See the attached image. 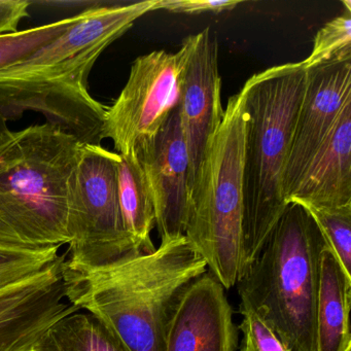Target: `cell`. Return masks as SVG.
Masks as SVG:
<instances>
[{"instance_id":"1","label":"cell","mask_w":351,"mask_h":351,"mask_svg":"<svg viewBox=\"0 0 351 351\" xmlns=\"http://www.w3.org/2000/svg\"><path fill=\"white\" fill-rule=\"evenodd\" d=\"M158 5L147 0L90 8L54 42L0 71V127L38 112L82 143L100 145L108 106L92 97L88 77L104 50Z\"/></svg>"},{"instance_id":"2","label":"cell","mask_w":351,"mask_h":351,"mask_svg":"<svg viewBox=\"0 0 351 351\" xmlns=\"http://www.w3.org/2000/svg\"><path fill=\"white\" fill-rule=\"evenodd\" d=\"M206 271L184 236L94 270H73L63 263L69 303L98 318L128 351H163L180 299Z\"/></svg>"},{"instance_id":"3","label":"cell","mask_w":351,"mask_h":351,"mask_svg":"<svg viewBox=\"0 0 351 351\" xmlns=\"http://www.w3.org/2000/svg\"><path fill=\"white\" fill-rule=\"evenodd\" d=\"M83 145L50 123L0 127V247L44 252L69 243V189Z\"/></svg>"},{"instance_id":"4","label":"cell","mask_w":351,"mask_h":351,"mask_svg":"<svg viewBox=\"0 0 351 351\" xmlns=\"http://www.w3.org/2000/svg\"><path fill=\"white\" fill-rule=\"evenodd\" d=\"M306 81L303 62L285 63L256 73L242 87L248 116L243 165V271L260 254L289 205L283 178Z\"/></svg>"},{"instance_id":"5","label":"cell","mask_w":351,"mask_h":351,"mask_svg":"<svg viewBox=\"0 0 351 351\" xmlns=\"http://www.w3.org/2000/svg\"><path fill=\"white\" fill-rule=\"evenodd\" d=\"M326 245L310 213L289 203L236 283L240 301L264 318L289 351H316L320 254Z\"/></svg>"},{"instance_id":"6","label":"cell","mask_w":351,"mask_h":351,"mask_svg":"<svg viewBox=\"0 0 351 351\" xmlns=\"http://www.w3.org/2000/svg\"><path fill=\"white\" fill-rule=\"evenodd\" d=\"M245 92L232 96L210 137L189 197L184 237L226 289L244 269Z\"/></svg>"},{"instance_id":"7","label":"cell","mask_w":351,"mask_h":351,"mask_svg":"<svg viewBox=\"0 0 351 351\" xmlns=\"http://www.w3.org/2000/svg\"><path fill=\"white\" fill-rule=\"evenodd\" d=\"M120 155L85 145L71 178L69 198V254L64 265L94 270L141 254L125 231L118 193Z\"/></svg>"},{"instance_id":"8","label":"cell","mask_w":351,"mask_h":351,"mask_svg":"<svg viewBox=\"0 0 351 351\" xmlns=\"http://www.w3.org/2000/svg\"><path fill=\"white\" fill-rule=\"evenodd\" d=\"M188 51L186 38L178 53L155 51L133 62L126 85L106 110L101 131V138L112 139L120 155L149 143L178 106Z\"/></svg>"},{"instance_id":"9","label":"cell","mask_w":351,"mask_h":351,"mask_svg":"<svg viewBox=\"0 0 351 351\" xmlns=\"http://www.w3.org/2000/svg\"><path fill=\"white\" fill-rule=\"evenodd\" d=\"M349 101L351 59L330 61L307 69V81L295 118L283 178L287 203L302 174Z\"/></svg>"},{"instance_id":"10","label":"cell","mask_w":351,"mask_h":351,"mask_svg":"<svg viewBox=\"0 0 351 351\" xmlns=\"http://www.w3.org/2000/svg\"><path fill=\"white\" fill-rule=\"evenodd\" d=\"M188 56L180 84V122L190 159V190L210 137L223 120L219 45L206 28L186 38Z\"/></svg>"},{"instance_id":"11","label":"cell","mask_w":351,"mask_h":351,"mask_svg":"<svg viewBox=\"0 0 351 351\" xmlns=\"http://www.w3.org/2000/svg\"><path fill=\"white\" fill-rule=\"evenodd\" d=\"M135 152L153 193L160 242L182 237L190 197V159L178 106L158 134Z\"/></svg>"},{"instance_id":"12","label":"cell","mask_w":351,"mask_h":351,"mask_svg":"<svg viewBox=\"0 0 351 351\" xmlns=\"http://www.w3.org/2000/svg\"><path fill=\"white\" fill-rule=\"evenodd\" d=\"M238 332L225 287L206 271L180 299L166 330L163 351H237Z\"/></svg>"},{"instance_id":"13","label":"cell","mask_w":351,"mask_h":351,"mask_svg":"<svg viewBox=\"0 0 351 351\" xmlns=\"http://www.w3.org/2000/svg\"><path fill=\"white\" fill-rule=\"evenodd\" d=\"M64 258L0 295V351H32L61 318L79 311L66 299Z\"/></svg>"},{"instance_id":"14","label":"cell","mask_w":351,"mask_h":351,"mask_svg":"<svg viewBox=\"0 0 351 351\" xmlns=\"http://www.w3.org/2000/svg\"><path fill=\"white\" fill-rule=\"evenodd\" d=\"M289 203L314 209L351 205V101L302 174Z\"/></svg>"},{"instance_id":"15","label":"cell","mask_w":351,"mask_h":351,"mask_svg":"<svg viewBox=\"0 0 351 351\" xmlns=\"http://www.w3.org/2000/svg\"><path fill=\"white\" fill-rule=\"evenodd\" d=\"M351 277L328 245L320 254L315 314L316 351L351 350Z\"/></svg>"},{"instance_id":"16","label":"cell","mask_w":351,"mask_h":351,"mask_svg":"<svg viewBox=\"0 0 351 351\" xmlns=\"http://www.w3.org/2000/svg\"><path fill=\"white\" fill-rule=\"evenodd\" d=\"M118 193L125 231L138 252H153L156 247L151 233L156 226L155 203L145 169L135 151L120 155Z\"/></svg>"},{"instance_id":"17","label":"cell","mask_w":351,"mask_h":351,"mask_svg":"<svg viewBox=\"0 0 351 351\" xmlns=\"http://www.w3.org/2000/svg\"><path fill=\"white\" fill-rule=\"evenodd\" d=\"M32 351H128L91 313H75L55 322Z\"/></svg>"},{"instance_id":"18","label":"cell","mask_w":351,"mask_h":351,"mask_svg":"<svg viewBox=\"0 0 351 351\" xmlns=\"http://www.w3.org/2000/svg\"><path fill=\"white\" fill-rule=\"evenodd\" d=\"M83 16L82 12L54 23L0 36V71L25 60L43 47L54 42Z\"/></svg>"},{"instance_id":"19","label":"cell","mask_w":351,"mask_h":351,"mask_svg":"<svg viewBox=\"0 0 351 351\" xmlns=\"http://www.w3.org/2000/svg\"><path fill=\"white\" fill-rule=\"evenodd\" d=\"M58 250L25 252L0 247V295L50 270L64 258Z\"/></svg>"},{"instance_id":"20","label":"cell","mask_w":351,"mask_h":351,"mask_svg":"<svg viewBox=\"0 0 351 351\" xmlns=\"http://www.w3.org/2000/svg\"><path fill=\"white\" fill-rule=\"evenodd\" d=\"M348 59H351V13L344 12L317 32L311 54L302 62L308 69L330 61Z\"/></svg>"},{"instance_id":"21","label":"cell","mask_w":351,"mask_h":351,"mask_svg":"<svg viewBox=\"0 0 351 351\" xmlns=\"http://www.w3.org/2000/svg\"><path fill=\"white\" fill-rule=\"evenodd\" d=\"M306 210L315 221L326 245L334 252L344 272L351 277V205L340 208Z\"/></svg>"},{"instance_id":"22","label":"cell","mask_w":351,"mask_h":351,"mask_svg":"<svg viewBox=\"0 0 351 351\" xmlns=\"http://www.w3.org/2000/svg\"><path fill=\"white\" fill-rule=\"evenodd\" d=\"M239 313L242 316L238 326V330L242 334L241 342L238 346L239 351H289L252 306L240 301Z\"/></svg>"},{"instance_id":"23","label":"cell","mask_w":351,"mask_h":351,"mask_svg":"<svg viewBox=\"0 0 351 351\" xmlns=\"http://www.w3.org/2000/svg\"><path fill=\"white\" fill-rule=\"evenodd\" d=\"M241 0H159L158 10L176 14H219L233 11L242 5Z\"/></svg>"},{"instance_id":"24","label":"cell","mask_w":351,"mask_h":351,"mask_svg":"<svg viewBox=\"0 0 351 351\" xmlns=\"http://www.w3.org/2000/svg\"><path fill=\"white\" fill-rule=\"evenodd\" d=\"M27 0H0V36L18 32L22 20L29 16Z\"/></svg>"},{"instance_id":"25","label":"cell","mask_w":351,"mask_h":351,"mask_svg":"<svg viewBox=\"0 0 351 351\" xmlns=\"http://www.w3.org/2000/svg\"><path fill=\"white\" fill-rule=\"evenodd\" d=\"M348 351H351V350H348Z\"/></svg>"}]
</instances>
